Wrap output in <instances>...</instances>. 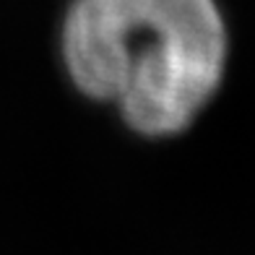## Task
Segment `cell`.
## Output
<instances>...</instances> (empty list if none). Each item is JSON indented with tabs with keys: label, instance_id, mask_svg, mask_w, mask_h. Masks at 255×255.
Listing matches in <instances>:
<instances>
[{
	"label": "cell",
	"instance_id": "cell-1",
	"mask_svg": "<svg viewBox=\"0 0 255 255\" xmlns=\"http://www.w3.org/2000/svg\"><path fill=\"white\" fill-rule=\"evenodd\" d=\"M60 52L84 97L138 135L169 138L222 86L229 34L216 0H71Z\"/></svg>",
	"mask_w": 255,
	"mask_h": 255
}]
</instances>
